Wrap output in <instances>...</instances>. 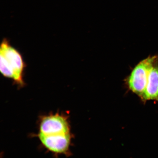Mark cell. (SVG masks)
Instances as JSON below:
<instances>
[{"label":"cell","instance_id":"6da1fadb","mask_svg":"<svg viewBox=\"0 0 158 158\" xmlns=\"http://www.w3.org/2000/svg\"><path fill=\"white\" fill-rule=\"evenodd\" d=\"M0 71L4 77L11 79L20 87L25 85L23 77L27 65L19 51L3 39L0 48Z\"/></svg>","mask_w":158,"mask_h":158},{"label":"cell","instance_id":"7a4b0ae2","mask_svg":"<svg viewBox=\"0 0 158 158\" xmlns=\"http://www.w3.org/2000/svg\"><path fill=\"white\" fill-rule=\"evenodd\" d=\"M158 60V56H149L140 62L133 69L127 80L128 87L132 92L142 96L147 86L150 71Z\"/></svg>","mask_w":158,"mask_h":158},{"label":"cell","instance_id":"3957f363","mask_svg":"<svg viewBox=\"0 0 158 158\" xmlns=\"http://www.w3.org/2000/svg\"><path fill=\"white\" fill-rule=\"evenodd\" d=\"M38 137L42 145L51 152L68 155L72 138L71 133L48 135L39 133Z\"/></svg>","mask_w":158,"mask_h":158},{"label":"cell","instance_id":"277c9868","mask_svg":"<svg viewBox=\"0 0 158 158\" xmlns=\"http://www.w3.org/2000/svg\"><path fill=\"white\" fill-rule=\"evenodd\" d=\"M39 133L54 134L70 133L68 117L59 113L44 116L40 122Z\"/></svg>","mask_w":158,"mask_h":158},{"label":"cell","instance_id":"5b68a950","mask_svg":"<svg viewBox=\"0 0 158 158\" xmlns=\"http://www.w3.org/2000/svg\"><path fill=\"white\" fill-rule=\"evenodd\" d=\"M158 60L154 64L150 71L147 84L141 97L144 100L158 102Z\"/></svg>","mask_w":158,"mask_h":158}]
</instances>
